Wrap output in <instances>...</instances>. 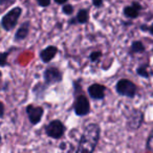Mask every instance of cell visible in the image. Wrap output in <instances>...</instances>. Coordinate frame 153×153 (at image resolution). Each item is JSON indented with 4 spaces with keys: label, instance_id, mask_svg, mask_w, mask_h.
Returning <instances> with one entry per match:
<instances>
[{
    "label": "cell",
    "instance_id": "1",
    "mask_svg": "<svg viewBox=\"0 0 153 153\" xmlns=\"http://www.w3.org/2000/svg\"><path fill=\"white\" fill-rule=\"evenodd\" d=\"M101 128L98 124L91 123L87 125L84 129L81 138L79 140L76 153H91L96 150L100 140Z\"/></svg>",
    "mask_w": 153,
    "mask_h": 153
},
{
    "label": "cell",
    "instance_id": "2",
    "mask_svg": "<svg viewBox=\"0 0 153 153\" xmlns=\"http://www.w3.org/2000/svg\"><path fill=\"white\" fill-rule=\"evenodd\" d=\"M22 15V7H15L11 9L7 14L1 18V27L5 32H11L12 30L16 27L18 23V20Z\"/></svg>",
    "mask_w": 153,
    "mask_h": 153
},
{
    "label": "cell",
    "instance_id": "3",
    "mask_svg": "<svg viewBox=\"0 0 153 153\" xmlns=\"http://www.w3.org/2000/svg\"><path fill=\"white\" fill-rule=\"evenodd\" d=\"M115 91L117 94L122 97H126V98L133 99L136 96V91H137V87L132 81L128 79H121L117 81L115 84Z\"/></svg>",
    "mask_w": 153,
    "mask_h": 153
},
{
    "label": "cell",
    "instance_id": "4",
    "mask_svg": "<svg viewBox=\"0 0 153 153\" xmlns=\"http://www.w3.org/2000/svg\"><path fill=\"white\" fill-rule=\"evenodd\" d=\"M65 131V125L60 120H53V121L49 122L45 126V133H46V135L51 138H53V140L61 138L64 135Z\"/></svg>",
    "mask_w": 153,
    "mask_h": 153
},
{
    "label": "cell",
    "instance_id": "5",
    "mask_svg": "<svg viewBox=\"0 0 153 153\" xmlns=\"http://www.w3.org/2000/svg\"><path fill=\"white\" fill-rule=\"evenodd\" d=\"M74 111L78 117H85L90 113V103L87 97L83 94L76 97L74 104Z\"/></svg>",
    "mask_w": 153,
    "mask_h": 153
},
{
    "label": "cell",
    "instance_id": "6",
    "mask_svg": "<svg viewBox=\"0 0 153 153\" xmlns=\"http://www.w3.org/2000/svg\"><path fill=\"white\" fill-rule=\"evenodd\" d=\"M43 80L48 86H51L53 84H57L62 82L63 80V74L62 71L56 66H49L45 68L43 71Z\"/></svg>",
    "mask_w": 153,
    "mask_h": 153
},
{
    "label": "cell",
    "instance_id": "7",
    "mask_svg": "<svg viewBox=\"0 0 153 153\" xmlns=\"http://www.w3.org/2000/svg\"><path fill=\"white\" fill-rule=\"evenodd\" d=\"M143 122H144V114H143V112L138 110V109H133V110H131L130 114L127 117L126 126H127V128L129 130L134 131V130L140 129Z\"/></svg>",
    "mask_w": 153,
    "mask_h": 153
},
{
    "label": "cell",
    "instance_id": "8",
    "mask_svg": "<svg viewBox=\"0 0 153 153\" xmlns=\"http://www.w3.org/2000/svg\"><path fill=\"white\" fill-rule=\"evenodd\" d=\"M25 112L27 114L28 120H30V123L32 125L36 126L42 120V117L44 114V109L41 106H35L33 104H30L26 106Z\"/></svg>",
    "mask_w": 153,
    "mask_h": 153
},
{
    "label": "cell",
    "instance_id": "9",
    "mask_svg": "<svg viewBox=\"0 0 153 153\" xmlns=\"http://www.w3.org/2000/svg\"><path fill=\"white\" fill-rule=\"evenodd\" d=\"M106 90H107L106 86L102 85V84H99V83H94L88 86L87 91H88L89 97L92 100L100 101L105 98V92H106Z\"/></svg>",
    "mask_w": 153,
    "mask_h": 153
},
{
    "label": "cell",
    "instance_id": "10",
    "mask_svg": "<svg viewBox=\"0 0 153 153\" xmlns=\"http://www.w3.org/2000/svg\"><path fill=\"white\" fill-rule=\"evenodd\" d=\"M58 51H59V49H58V47L55 46V45H49V46L45 47L44 49H42V51H40L41 61L46 64L49 63V62L57 56Z\"/></svg>",
    "mask_w": 153,
    "mask_h": 153
},
{
    "label": "cell",
    "instance_id": "11",
    "mask_svg": "<svg viewBox=\"0 0 153 153\" xmlns=\"http://www.w3.org/2000/svg\"><path fill=\"white\" fill-rule=\"evenodd\" d=\"M142 5L137 2V1H133L131 5L125 7L123 10L124 15L129 19H136L140 15V11L142 10Z\"/></svg>",
    "mask_w": 153,
    "mask_h": 153
},
{
    "label": "cell",
    "instance_id": "12",
    "mask_svg": "<svg viewBox=\"0 0 153 153\" xmlns=\"http://www.w3.org/2000/svg\"><path fill=\"white\" fill-rule=\"evenodd\" d=\"M30 22L25 21L19 26V28L17 30V32L15 33V37L14 40L16 42H21V41L25 40L27 38L28 34H30Z\"/></svg>",
    "mask_w": 153,
    "mask_h": 153
},
{
    "label": "cell",
    "instance_id": "13",
    "mask_svg": "<svg viewBox=\"0 0 153 153\" xmlns=\"http://www.w3.org/2000/svg\"><path fill=\"white\" fill-rule=\"evenodd\" d=\"M47 87H48V85H47L46 83H41V82H38V83H36L34 85V87H33V94H34L35 98H36V100H43L44 99V94H45V91H46Z\"/></svg>",
    "mask_w": 153,
    "mask_h": 153
},
{
    "label": "cell",
    "instance_id": "14",
    "mask_svg": "<svg viewBox=\"0 0 153 153\" xmlns=\"http://www.w3.org/2000/svg\"><path fill=\"white\" fill-rule=\"evenodd\" d=\"M146 51V47H145L144 43L142 41H133L130 45L129 48V53L130 55H133V53H142Z\"/></svg>",
    "mask_w": 153,
    "mask_h": 153
},
{
    "label": "cell",
    "instance_id": "15",
    "mask_svg": "<svg viewBox=\"0 0 153 153\" xmlns=\"http://www.w3.org/2000/svg\"><path fill=\"white\" fill-rule=\"evenodd\" d=\"M76 17L79 24H86L88 22V20H89V10L88 9L79 10Z\"/></svg>",
    "mask_w": 153,
    "mask_h": 153
},
{
    "label": "cell",
    "instance_id": "16",
    "mask_svg": "<svg viewBox=\"0 0 153 153\" xmlns=\"http://www.w3.org/2000/svg\"><path fill=\"white\" fill-rule=\"evenodd\" d=\"M16 49H17L16 47H10L9 49H7V51H4L1 53V56H0V66H1V67H4V66L7 65V57L11 55L12 51H16Z\"/></svg>",
    "mask_w": 153,
    "mask_h": 153
},
{
    "label": "cell",
    "instance_id": "17",
    "mask_svg": "<svg viewBox=\"0 0 153 153\" xmlns=\"http://www.w3.org/2000/svg\"><path fill=\"white\" fill-rule=\"evenodd\" d=\"M148 66H149L148 64H142V65H140L136 68V74L140 76L145 78V79H149V78H150V74H149L148 69H147Z\"/></svg>",
    "mask_w": 153,
    "mask_h": 153
},
{
    "label": "cell",
    "instance_id": "18",
    "mask_svg": "<svg viewBox=\"0 0 153 153\" xmlns=\"http://www.w3.org/2000/svg\"><path fill=\"white\" fill-rule=\"evenodd\" d=\"M62 12H63L64 15H72L74 12V7H72L71 4H69V3H65V4L63 5V7H62Z\"/></svg>",
    "mask_w": 153,
    "mask_h": 153
},
{
    "label": "cell",
    "instance_id": "19",
    "mask_svg": "<svg viewBox=\"0 0 153 153\" xmlns=\"http://www.w3.org/2000/svg\"><path fill=\"white\" fill-rule=\"evenodd\" d=\"M102 57V51H92L91 53L89 55V60L91 62H98V60Z\"/></svg>",
    "mask_w": 153,
    "mask_h": 153
},
{
    "label": "cell",
    "instance_id": "20",
    "mask_svg": "<svg viewBox=\"0 0 153 153\" xmlns=\"http://www.w3.org/2000/svg\"><path fill=\"white\" fill-rule=\"evenodd\" d=\"M146 147H147V150L152 151V152H153V130L151 131V133L149 134L148 140H147Z\"/></svg>",
    "mask_w": 153,
    "mask_h": 153
},
{
    "label": "cell",
    "instance_id": "21",
    "mask_svg": "<svg viewBox=\"0 0 153 153\" xmlns=\"http://www.w3.org/2000/svg\"><path fill=\"white\" fill-rule=\"evenodd\" d=\"M80 82H81V80H76V82H74V94H76V96H79V94H82V87L81 85H80Z\"/></svg>",
    "mask_w": 153,
    "mask_h": 153
},
{
    "label": "cell",
    "instance_id": "22",
    "mask_svg": "<svg viewBox=\"0 0 153 153\" xmlns=\"http://www.w3.org/2000/svg\"><path fill=\"white\" fill-rule=\"evenodd\" d=\"M16 2V0H0V4L2 7H9L10 5L14 4Z\"/></svg>",
    "mask_w": 153,
    "mask_h": 153
},
{
    "label": "cell",
    "instance_id": "23",
    "mask_svg": "<svg viewBox=\"0 0 153 153\" xmlns=\"http://www.w3.org/2000/svg\"><path fill=\"white\" fill-rule=\"evenodd\" d=\"M36 1H37V3H38L39 7H49V4H51V0H36Z\"/></svg>",
    "mask_w": 153,
    "mask_h": 153
},
{
    "label": "cell",
    "instance_id": "24",
    "mask_svg": "<svg viewBox=\"0 0 153 153\" xmlns=\"http://www.w3.org/2000/svg\"><path fill=\"white\" fill-rule=\"evenodd\" d=\"M92 4L96 7H102L104 5V0H92Z\"/></svg>",
    "mask_w": 153,
    "mask_h": 153
},
{
    "label": "cell",
    "instance_id": "25",
    "mask_svg": "<svg viewBox=\"0 0 153 153\" xmlns=\"http://www.w3.org/2000/svg\"><path fill=\"white\" fill-rule=\"evenodd\" d=\"M74 24H78V20H76V17L71 18V19H69V21H68V25H74Z\"/></svg>",
    "mask_w": 153,
    "mask_h": 153
},
{
    "label": "cell",
    "instance_id": "26",
    "mask_svg": "<svg viewBox=\"0 0 153 153\" xmlns=\"http://www.w3.org/2000/svg\"><path fill=\"white\" fill-rule=\"evenodd\" d=\"M0 105H1V113H0V117H3V115H4V111H5L4 103H3V102H0Z\"/></svg>",
    "mask_w": 153,
    "mask_h": 153
},
{
    "label": "cell",
    "instance_id": "27",
    "mask_svg": "<svg viewBox=\"0 0 153 153\" xmlns=\"http://www.w3.org/2000/svg\"><path fill=\"white\" fill-rule=\"evenodd\" d=\"M140 30H143V32H148V30H149V26L146 25V24H143V25H140Z\"/></svg>",
    "mask_w": 153,
    "mask_h": 153
},
{
    "label": "cell",
    "instance_id": "28",
    "mask_svg": "<svg viewBox=\"0 0 153 153\" xmlns=\"http://www.w3.org/2000/svg\"><path fill=\"white\" fill-rule=\"evenodd\" d=\"M57 4H59V5H61V4H65L66 2H67L68 0H53Z\"/></svg>",
    "mask_w": 153,
    "mask_h": 153
},
{
    "label": "cell",
    "instance_id": "29",
    "mask_svg": "<svg viewBox=\"0 0 153 153\" xmlns=\"http://www.w3.org/2000/svg\"><path fill=\"white\" fill-rule=\"evenodd\" d=\"M148 33H150V34L153 36V23L151 24L150 26H149V30H148Z\"/></svg>",
    "mask_w": 153,
    "mask_h": 153
}]
</instances>
